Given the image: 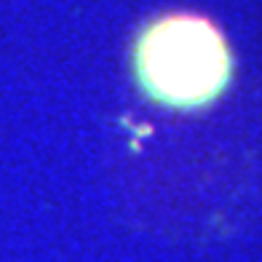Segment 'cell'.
Instances as JSON below:
<instances>
[{"mask_svg":"<svg viewBox=\"0 0 262 262\" xmlns=\"http://www.w3.org/2000/svg\"><path fill=\"white\" fill-rule=\"evenodd\" d=\"M134 70L142 89L166 107H201L217 99L230 78L222 32L204 16L171 14L139 35Z\"/></svg>","mask_w":262,"mask_h":262,"instance_id":"obj_1","label":"cell"}]
</instances>
